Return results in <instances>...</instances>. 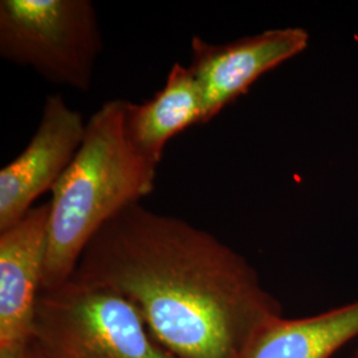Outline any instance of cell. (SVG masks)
Returning <instances> with one entry per match:
<instances>
[{"label":"cell","instance_id":"8fae6325","mask_svg":"<svg viewBox=\"0 0 358 358\" xmlns=\"http://www.w3.org/2000/svg\"><path fill=\"white\" fill-rule=\"evenodd\" d=\"M348 358H358V346L357 349H356V350H355V352H353V353H352V355H350Z\"/></svg>","mask_w":358,"mask_h":358},{"label":"cell","instance_id":"277c9868","mask_svg":"<svg viewBox=\"0 0 358 358\" xmlns=\"http://www.w3.org/2000/svg\"><path fill=\"white\" fill-rule=\"evenodd\" d=\"M101 51V28L90 0L0 1L1 57L50 83L88 92Z\"/></svg>","mask_w":358,"mask_h":358},{"label":"cell","instance_id":"52a82bcc","mask_svg":"<svg viewBox=\"0 0 358 358\" xmlns=\"http://www.w3.org/2000/svg\"><path fill=\"white\" fill-rule=\"evenodd\" d=\"M50 203L0 232V358L32 344L48 242Z\"/></svg>","mask_w":358,"mask_h":358},{"label":"cell","instance_id":"3957f363","mask_svg":"<svg viewBox=\"0 0 358 358\" xmlns=\"http://www.w3.org/2000/svg\"><path fill=\"white\" fill-rule=\"evenodd\" d=\"M32 345L43 358H177L124 296L75 279L40 294Z\"/></svg>","mask_w":358,"mask_h":358},{"label":"cell","instance_id":"8992f818","mask_svg":"<svg viewBox=\"0 0 358 358\" xmlns=\"http://www.w3.org/2000/svg\"><path fill=\"white\" fill-rule=\"evenodd\" d=\"M308 44L309 35L301 27L268 29L226 44L194 36L190 69L202 94V124L239 99L259 77L306 51Z\"/></svg>","mask_w":358,"mask_h":358},{"label":"cell","instance_id":"ba28073f","mask_svg":"<svg viewBox=\"0 0 358 358\" xmlns=\"http://www.w3.org/2000/svg\"><path fill=\"white\" fill-rule=\"evenodd\" d=\"M358 337V300L317 315L262 327L235 358H332Z\"/></svg>","mask_w":358,"mask_h":358},{"label":"cell","instance_id":"30bf717a","mask_svg":"<svg viewBox=\"0 0 358 358\" xmlns=\"http://www.w3.org/2000/svg\"><path fill=\"white\" fill-rule=\"evenodd\" d=\"M15 358H43L41 357V355L38 353V350H36V348L35 346L31 345L28 346L27 349H24L20 355H17Z\"/></svg>","mask_w":358,"mask_h":358},{"label":"cell","instance_id":"9c48e42d","mask_svg":"<svg viewBox=\"0 0 358 358\" xmlns=\"http://www.w3.org/2000/svg\"><path fill=\"white\" fill-rule=\"evenodd\" d=\"M203 105L190 66L174 63L165 85L142 103L129 101L127 130L133 146L159 165L167 142L185 129L202 124Z\"/></svg>","mask_w":358,"mask_h":358},{"label":"cell","instance_id":"7a4b0ae2","mask_svg":"<svg viewBox=\"0 0 358 358\" xmlns=\"http://www.w3.org/2000/svg\"><path fill=\"white\" fill-rule=\"evenodd\" d=\"M128 105L108 100L92 115L76 157L52 190L41 292L68 282L97 232L153 192L158 165L130 142Z\"/></svg>","mask_w":358,"mask_h":358},{"label":"cell","instance_id":"6da1fadb","mask_svg":"<svg viewBox=\"0 0 358 358\" xmlns=\"http://www.w3.org/2000/svg\"><path fill=\"white\" fill-rule=\"evenodd\" d=\"M124 296L177 358H235L282 316L251 263L213 234L141 203L90 241L71 276Z\"/></svg>","mask_w":358,"mask_h":358},{"label":"cell","instance_id":"5b68a950","mask_svg":"<svg viewBox=\"0 0 358 358\" xmlns=\"http://www.w3.org/2000/svg\"><path fill=\"white\" fill-rule=\"evenodd\" d=\"M87 122L59 93L47 97L24 150L0 170V232L8 230L52 192L83 143Z\"/></svg>","mask_w":358,"mask_h":358}]
</instances>
